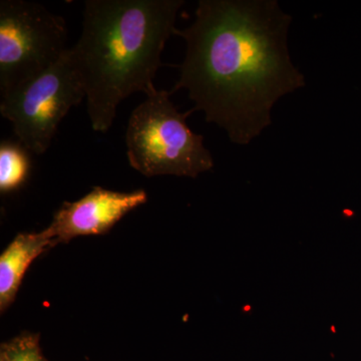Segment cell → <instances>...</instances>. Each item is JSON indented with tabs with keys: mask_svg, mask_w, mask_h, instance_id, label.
Instances as JSON below:
<instances>
[{
	"mask_svg": "<svg viewBox=\"0 0 361 361\" xmlns=\"http://www.w3.org/2000/svg\"><path fill=\"white\" fill-rule=\"evenodd\" d=\"M291 21L276 0H200L193 23L176 32L186 56L172 92L187 90L193 113L248 145L272 123L278 99L305 85L289 54Z\"/></svg>",
	"mask_w": 361,
	"mask_h": 361,
	"instance_id": "obj_1",
	"label": "cell"
},
{
	"mask_svg": "<svg viewBox=\"0 0 361 361\" xmlns=\"http://www.w3.org/2000/svg\"><path fill=\"white\" fill-rule=\"evenodd\" d=\"M183 0H85L82 35L71 47L92 128L106 133L135 92L151 96Z\"/></svg>",
	"mask_w": 361,
	"mask_h": 361,
	"instance_id": "obj_2",
	"label": "cell"
},
{
	"mask_svg": "<svg viewBox=\"0 0 361 361\" xmlns=\"http://www.w3.org/2000/svg\"><path fill=\"white\" fill-rule=\"evenodd\" d=\"M171 92L157 90L130 114L126 146L130 167L146 177H198L214 167L204 137L188 127V116L170 99Z\"/></svg>",
	"mask_w": 361,
	"mask_h": 361,
	"instance_id": "obj_3",
	"label": "cell"
},
{
	"mask_svg": "<svg viewBox=\"0 0 361 361\" xmlns=\"http://www.w3.org/2000/svg\"><path fill=\"white\" fill-rule=\"evenodd\" d=\"M65 18L37 2L0 1V92L11 90L54 66L68 51Z\"/></svg>",
	"mask_w": 361,
	"mask_h": 361,
	"instance_id": "obj_4",
	"label": "cell"
},
{
	"mask_svg": "<svg viewBox=\"0 0 361 361\" xmlns=\"http://www.w3.org/2000/svg\"><path fill=\"white\" fill-rule=\"evenodd\" d=\"M85 92L71 49L37 77L1 97L0 114L13 123L14 135L28 151L42 155L59 125Z\"/></svg>",
	"mask_w": 361,
	"mask_h": 361,
	"instance_id": "obj_5",
	"label": "cell"
},
{
	"mask_svg": "<svg viewBox=\"0 0 361 361\" xmlns=\"http://www.w3.org/2000/svg\"><path fill=\"white\" fill-rule=\"evenodd\" d=\"M147 200L144 190L123 193L94 187L80 200L63 204L47 229L59 244L78 236L106 234L123 216Z\"/></svg>",
	"mask_w": 361,
	"mask_h": 361,
	"instance_id": "obj_6",
	"label": "cell"
},
{
	"mask_svg": "<svg viewBox=\"0 0 361 361\" xmlns=\"http://www.w3.org/2000/svg\"><path fill=\"white\" fill-rule=\"evenodd\" d=\"M58 241L49 229L40 232L20 233L0 256V310L13 303L26 270L35 259Z\"/></svg>",
	"mask_w": 361,
	"mask_h": 361,
	"instance_id": "obj_7",
	"label": "cell"
},
{
	"mask_svg": "<svg viewBox=\"0 0 361 361\" xmlns=\"http://www.w3.org/2000/svg\"><path fill=\"white\" fill-rule=\"evenodd\" d=\"M30 152L20 142L2 141L0 144V192L9 193L18 189L27 179L30 170Z\"/></svg>",
	"mask_w": 361,
	"mask_h": 361,
	"instance_id": "obj_8",
	"label": "cell"
},
{
	"mask_svg": "<svg viewBox=\"0 0 361 361\" xmlns=\"http://www.w3.org/2000/svg\"><path fill=\"white\" fill-rule=\"evenodd\" d=\"M0 361L49 360L42 355L39 334H23L1 344Z\"/></svg>",
	"mask_w": 361,
	"mask_h": 361,
	"instance_id": "obj_9",
	"label": "cell"
}]
</instances>
